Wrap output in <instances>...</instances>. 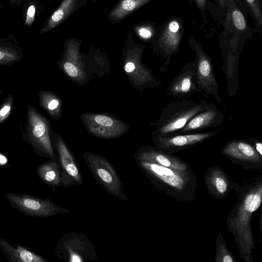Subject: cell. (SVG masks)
<instances>
[{"label": "cell", "mask_w": 262, "mask_h": 262, "mask_svg": "<svg viewBox=\"0 0 262 262\" xmlns=\"http://www.w3.org/2000/svg\"><path fill=\"white\" fill-rule=\"evenodd\" d=\"M16 57V54L9 49L0 47V63L12 61Z\"/></svg>", "instance_id": "cell-29"}, {"label": "cell", "mask_w": 262, "mask_h": 262, "mask_svg": "<svg viewBox=\"0 0 262 262\" xmlns=\"http://www.w3.org/2000/svg\"><path fill=\"white\" fill-rule=\"evenodd\" d=\"M8 159L6 156L0 153V166L8 167Z\"/></svg>", "instance_id": "cell-31"}, {"label": "cell", "mask_w": 262, "mask_h": 262, "mask_svg": "<svg viewBox=\"0 0 262 262\" xmlns=\"http://www.w3.org/2000/svg\"><path fill=\"white\" fill-rule=\"evenodd\" d=\"M225 118L222 112L214 103L209 102L207 107L192 117L179 133H189L218 126L223 123Z\"/></svg>", "instance_id": "cell-16"}, {"label": "cell", "mask_w": 262, "mask_h": 262, "mask_svg": "<svg viewBox=\"0 0 262 262\" xmlns=\"http://www.w3.org/2000/svg\"><path fill=\"white\" fill-rule=\"evenodd\" d=\"M145 48V46L135 42L132 30H129L122 52L124 70L135 88L140 91L156 87L162 82L161 78L155 76L151 69L142 63Z\"/></svg>", "instance_id": "cell-4"}, {"label": "cell", "mask_w": 262, "mask_h": 262, "mask_svg": "<svg viewBox=\"0 0 262 262\" xmlns=\"http://www.w3.org/2000/svg\"><path fill=\"white\" fill-rule=\"evenodd\" d=\"M218 4L222 7H223V0H217Z\"/></svg>", "instance_id": "cell-35"}, {"label": "cell", "mask_w": 262, "mask_h": 262, "mask_svg": "<svg viewBox=\"0 0 262 262\" xmlns=\"http://www.w3.org/2000/svg\"><path fill=\"white\" fill-rule=\"evenodd\" d=\"M221 152L234 162L245 166L261 165L262 156L254 145L244 140H232L226 143Z\"/></svg>", "instance_id": "cell-15"}, {"label": "cell", "mask_w": 262, "mask_h": 262, "mask_svg": "<svg viewBox=\"0 0 262 262\" xmlns=\"http://www.w3.org/2000/svg\"><path fill=\"white\" fill-rule=\"evenodd\" d=\"M16 248L5 239L0 237V248L7 259L10 262H48L42 256L16 244Z\"/></svg>", "instance_id": "cell-20"}, {"label": "cell", "mask_w": 262, "mask_h": 262, "mask_svg": "<svg viewBox=\"0 0 262 262\" xmlns=\"http://www.w3.org/2000/svg\"><path fill=\"white\" fill-rule=\"evenodd\" d=\"M29 114L32 135L31 141L36 154L39 156L54 159L55 155L47 120L34 111H31Z\"/></svg>", "instance_id": "cell-13"}, {"label": "cell", "mask_w": 262, "mask_h": 262, "mask_svg": "<svg viewBox=\"0 0 262 262\" xmlns=\"http://www.w3.org/2000/svg\"><path fill=\"white\" fill-rule=\"evenodd\" d=\"M209 102L183 99L169 102L163 109L152 135L169 136L179 134L195 115L204 110Z\"/></svg>", "instance_id": "cell-2"}, {"label": "cell", "mask_w": 262, "mask_h": 262, "mask_svg": "<svg viewBox=\"0 0 262 262\" xmlns=\"http://www.w3.org/2000/svg\"><path fill=\"white\" fill-rule=\"evenodd\" d=\"M228 8L229 20L233 26V32L238 37L250 39L252 32L247 24L246 17L238 7L235 2H230L226 6Z\"/></svg>", "instance_id": "cell-22"}, {"label": "cell", "mask_w": 262, "mask_h": 262, "mask_svg": "<svg viewBox=\"0 0 262 262\" xmlns=\"http://www.w3.org/2000/svg\"><path fill=\"white\" fill-rule=\"evenodd\" d=\"M55 144L59 157L62 186L82 185L83 181L79 167L71 151L60 135L56 137Z\"/></svg>", "instance_id": "cell-12"}, {"label": "cell", "mask_w": 262, "mask_h": 262, "mask_svg": "<svg viewBox=\"0 0 262 262\" xmlns=\"http://www.w3.org/2000/svg\"><path fill=\"white\" fill-rule=\"evenodd\" d=\"M12 1H17V0H12Z\"/></svg>", "instance_id": "cell-37"}, {"label": "cell", "mask_w": 262, "mask_h": 262, "mask_svg": "<svg viewBox=\"0 0 262 262\" xmlns=\"http://www.w3.org/2000/svg\"><path fill=\"white\" fill-rule=\"evenodd\" d=\"M255 26V31L262 36V1L245 0Z\"/></svg>", "instance_id": "cell-25"}, {"label": "cell", "mask_w": 262, "mask_h": 262, "mask_svg": "<svg viewBox=\"0 0 262 262\" xmlns=\"http://www.w3.org/2000/svg\"><path fill=\"white\" fill-rule=\"evenodd\" d=\"M184 34V23L178 16L170 17L157 27L151 47L154 52L165 59L163 67L168 65L172 56L180 51Z\"/></svg>", "instance_id": "cell-5"}, {"label": "cell", "mask_w": 262, "mask_h": 262, "mask_svg": "<svg viewBox=\"0 0 262 262\" xmlns=\"http://www.w3.org/2000/svg\"><path fill=\"white\" fill-rule=\"evenodd\" d=\"M206 187L212 197L221 199L226 197L233 187L230 177L218 167H209L205 175Z\"/></svg>", "instance_id": "cell-18"}, {"label": "cell", "mask_w": 262, "mask_h": 262, "mask_svg": "<svg viewBox=\"0 0 262 262\" xmlns=\"http://www.w3.org/2000/svg\"><path fill=\"white\" fill-rule=\"evenodd\" d=\"M83 158L93 177L107 193L123 201L128 200L122 183L107 159L90 152L83 153Z\"/></svg>", "instance_id": "cell-7"}, {"label": "cell", "mask_w": 262, "mask_h": 262, "mask_svg": "<svg viewBox=\"0 0 262 262\" xmlns=\"http://www.w3.org/2000/svg\"><path fill=\"white\" fill-rule=\"evenodd\" d=\"M36 173L45 184L51 187L62 186L60 166L55 161L51 160L39 164L36 168Z\"/></svg>", "instance_id": "cell-23"}, {"label": "cell", "mask_w": 262, "mask_h": 262, "mask_svg": "<svg viewBox=\"0 0 262 262\" xmlns=\"http://www.w3.org/2000/svg\"><path fill=\"white\" fill-rule=\"evenodd\" d=\"M90 1L93 2H96L98 1L99 0H90Z\"/></svg>", "instance_id": "cell-36"}, {"label": "cell", "mask_w": 262, "mask_h": 262, "mask_svg": "<svg viewBox=\"0 0 262 262\" xmlns=\"http://www.w3.org/2000/svg\"><path fill=\"white\" fill-rule=\"evenodd\" d=\"M261 183L253 186L239 202L237 209L233 210L228 219L229 227L235 237L241 248L250 253L253 245L250 221L252 214L259 207L261 202Z\"/></svg>", "instance_id": "cell-3"}, {"label": "cell", "mask_w": 262, "mask_h": 262, "mask_svg": "<svg viewBox=\"0 0 262 262\" xmlns=\"http://www.w3.org/2000/svg\"><path fill=\"white\" fill-rule=\"evenodd\" d=\"M190 5L193 6V3L195 4L197 9L200 11L203 18V25L204 27L207 24L206 17L207 0H187Z\"/></svg>", "instance_id": "cell-28"}, {"label": "cell", "mask_w": 262, "mask_h": 262, "mask_svg": "<svg viewBox=\"0 0 262 262\" xmlns=\"http://www.w3.org/2000/svg\"><path fill=\"white\" fill-rule=\"evenodd\" d=\"M87 3L88 0H62L48 18L40 33L43 34L58 27Z\"/></svg>", "instance_id": "cell-19"}, {"label": "cell", "mask_w": 262, "mask_h": 262, "mask_svg": "<svg viewBox=\"0 0 262 262\" xmlns=\"http://www.w3.org/2000/svg\"><path fill=\"white\" fill-rule=\"evenodd\" d=\"M218 130L169 136L152 135L155 147L172 154L202 143L217 134Z\"/></svg>", "instance_id": "cell-11"}, {"label": "cell", "mask_w": 262, "mask_h": 262, "mask_svg": "<svg viewBox=\"0 0 262 262\" xmlns=\"http://www.w3.org/2000/svg\"><path fill=\"white\" fill-rule=\"evenodd\" d=\"M194 61L186 62L172 79L166 94L177 99H185L198 92Z\"/></svg>", "instance_id": "cell-14"}, {"label": "cell", "mask_w": 262, "mask_h": 262, "mask_svg": "<svg viewBox=\"0 0 262 262\" xmlns=\"http://www.w3.org/2000/svg\"><path fill=\"white\" fill-rule=\"evenodd\" d=\"M81 40L71 37L63 44L61 66L66 75L75 82L84 83L87 78L86 64L80 52Z\"/></svg>", "instance_id": "cell-10"}, {"label": "cell", "mask_w": 262, "mask_h": 262, "mask_svg": "<svg viewBox=\"0 0 262 262\" xmlns=\"http://www.w3.org/2000/svg\"><path fill=\"white\" fill-rule=\"evenodd\" d=\"M215 261L218 262H233L235 260L227 249L222 234L220 233L216 239Z\"/></svg>", "instance_id": "cell-26"}, {"label": "cell", "mask_w": 262, "mask_h": 262, "mask_svg": "<svg viewBox=\"0 0 262 262\" xmlns=\"http://www.w3.org/2000/svg\"><path fill=\"white\" fill-rule=\"evenodd\" d=\"M240 0H223V8L226 7L227 4L230 2H239Z\"/></svg>", "instance_id": "cell-34"}, {"label": "cell", "mask_w": 262, "mask_h": 262, "mask_svg": "<svg viewBox=\"0 0 262 262\" xmlns=\"http://www.w3.org/2000/svg\"><path fill=\"white\" fill-rule=\"evenodd\" d=\"M189 46L194 53V66L198 92L203 93L221 103L219 83L214 73V68L210 56L204 50L202 46L193 36L189 37Z\"/></svg>", "instance_id": "cell-6"}, {"label": "cell", "mask_w": 262, "mask_h": 262, "mask_svg": "<svg viewBox=\"0 0 262 262\" xmlns=\"http://www.w3.org/2000/svg\"><path fill=\"white\" fill-rule=\"evenodd\" d=\"M151 1L152 0H118L106 15V18L112 24H118Z\"/></svg>", "instance_id": "cell-21"}, {"label": "cell", "mask_w": 262, "mask_h": 262, "mask_svg": "<svg viewBox=\"0 0 262 262\" xmlns=\"http://www.w3.org/2000/svg\"><path fill=\"white\" fill-rule=\"evenodd\" d=\"M4 197L12 208L28 216L49 217L70 212L69 210L54 203L49 198L14 192L6 193Z\"/></svg>", "instance_id": "cell-8"}, {"label": "cell", "mask_w": 262, "mask_h": 262, "mask_svg": "<svg viewBox=\"0 0 262 262\" xmlns=\"http://www.w3.org/2000/svg\"><path fill=\"white\" fill-rule=\"evenodd\" d=\"M157 24L150 20L139 22L132 28L136 36L142 41L149 42L153 39L157 29Z\"/></svg>", "instance_id": "cell-24"}, {"label": "cell", "mask_w": 262, "mask_h": 262, "mask_svg": "<svg viewBox=\"0 0 262 262\" xmlns=\"http://www.w3.org/2000/svg\"><path fill=\"white\" fill-rule=\"evenodd\" d=\"M254 147L256 150L262 156V144L261 142L256 141L254 142Z\"/></svg>", "instance_id": "cell-33"}, {"label": "cell", "mask_w": 262, "mask_h": 262, "mask_svg": "<svg viewBox=\"0 0 262 262\" xmlns=\"http://www.w3.org/2000/svg\"><path fill=\"white\" fill-rule=\"evenodd\" d=\"M45 104L51 115L55 117H60L61 105L58 97L52 94L47 95L45 99Z\"/></svg>", "instance_id": "cell-27"}, {"label": "cell", "mask_w": 262, "mask_h": 262, "mask_svg": "<svg viewBox=\"0 0 262 262\" xmlns=\"http://www.w3.org/2000/svg\"><path fill=\"white\" fill-rule=\"evenodd\" d=\"M36 13V8L33 5H30L27 10L25 19V24L30 26L33 23Z\"/></svg>", "instance_id": "cell-30"}, {"label": "cell", "mask_w": 262, "mask_h": 262, "mask_svg": "<svg viewBox=\"0 0 262 262\" xmlns=\"http://www.w3.org/2000/svg\"><path fill=\"white\" fill-rule=\"evenodd\" d=\"M136 161L152 162L162 166L186 170L191 168L189 165L177 157L156 147H141L135 154Z\"/></svg>", "instance_id": "cell-17"}, {"label": "cell", "mask_w": 262, "mask_h": 262, "mask_svg": "<svg viewBox=\"0 0 262 262\" xmlns=\"http://www.w3.org/2000/svg\"><path fill=\"white\" fill-rule=\"evenodd\" d=\"M136 162L151 181L172 198L184 202L194 200L196 178L191 168L182 170L147 161Z\"/></svg>", "instance_id": "cell-1"}, {"label": "cell", "mask_w": 262, "mask_h": 262, "mask_svg": "<svg viewBox=\"0 0 262 262\" xmlns=\"http://www.w3.org/2000/svg\"><path fill=\"white\" fill-rule=\"evenodd\" d=\"M10 110V106L9 105L4 106L0 111V117H4L9 112Z\"/></svg>", "instance_id": "cell-32"}, {"label": "cell", "mask_w": 262, "mask_h": 262, "mask_svg": "<svg viewBox=\"0 0 262 262\" xmlns=\"http://www.w3.org/2000/svg\"><path fill=\"white\" fill-rule=\"evenodd\" d=\"M81 118L89 133L100 138H115L129 129L127 123L105 114L84 113Z\"/></svg>", "instance_id": "cell-9"}]
</instances>
